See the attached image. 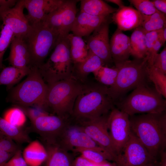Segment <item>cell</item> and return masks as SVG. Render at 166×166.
<instances>
[{
	"label": "cell",
	"instance_id": "cell-1",
	"mask_svg": "<svg viewBox=\"0 0 166 166\" xmlns=\"http://www.w3.org/2000/svg\"><path fill=\"white\" fill-rule=\"evenodd\" d=\"M131 131L144 146L151 156L157 161L165 151L166 111L156 113L129 116Z\"/></svg>",
	"mask_w": 166,
	"mask_h": 166
},
{
	"label": "cell",
	"instance_id": "cell-2",
	"mask_svg": "<svg viewBox=\"0 0 166 166\" xmlns=\"http://www.w3.org/2000/svg\"><path fill=\"white\" fill-rule=\"evenodd\" d=\"M114 107L108 87L98 82L83 85L75 102L72 116L76 121L93 119L108 114Z\"/></svg>",
	"mask_w": 166,
	"mask_h": 166
},
{
	"label": "cell",
	"instance_id": "cell-3",
	"mask_svg": "<svg viewBox=\"0 0 166 166\" xmlns=\"http://www.w3.org/2000/svg\"><path fill=\"white\" fill-rule=\"evenodd\" d=\"M117 108L129 116L166 111V100L147 83L140 85L125 97L114 103Z\"/></svg>",
	"mask_w": 166,
	"mask_h": 166
},
{
	"label": "cell",
	"instance_id": "cell-4",
	"mask_svg": "<svg viewBox=\"0 0 166 166\" xmlns=\"http://www.w3.org/2000/svg\"><path fill=\"white\" fill-rule=\"evenodd\" d=\"M48 90V85L38 67L31 66L26 79L12 89L7 100L16 106L37 107L47 111L46 100Z\"/></svg>",
	"mask_w": 166,
	"mask_h": 166
},
{
	"label": "cell",
	"instance_id": "cell-5",
	"mask_svg": "<svg viewBox=\"0 0 166 166\" xmlns=\"http://www.w3.org/2000/svg\"><path fill=\"white\" fill-rule=\"evenodd\" d=\"M79 81L73 75L67 79L47 85V111L50 110L53 115L66 118L72 116L75 102L83 86Z\"/></svg>",
	"mask_w": 166,
	"mask_h": 166
},
{
	"label": "cell",
	"instance_id": "cell-6",
	"mask_svg": "<svg viewBox=\"0 0 166 166\" xmlns=\"http://www.w3.org/2000/svg\"><path fill=\"white\" fill-rule=\"evenodd\" d=\"M118 69L115 83L108 87L109 94L114 103L122 98L129 90L148 79L147 72V58L127 61L115 64Z\"/></svg>",
	"mask_w": 166,
	"mask_h": 166
},
{
	"label": "cell",
	"instance_id": "cell-7",
	"mask_svg": "<svg viewBox=\"0 0 166 166\" xmlns=\"http://www.w3.org/2000/svg\"><path fill=\"white\" fill-rule=\"evenodd\" d=\"M73 66L67 36L59 39L47 61L38 68L44 81L48 85L71 77Z\"/></svg>",
	"mask_w": 166,
	"mask_h": 166
},
{
	"label": "cell",
	"instance_id": "cell-8",
	"mask_svg": "<svg viewBox=\"0 0 166 166\" xmlns=\"http://www.w3.org/2000/svg\"><path fill=\"white\" fill-rule=\"evenodd\" d=\"M31 26L23 39L30 54L31 66L38 67L44 63L59 38L57 34L43 22Z\"/></svg>",
	"mask_w": 166,
	"mask_h": 166
},
{
	"label": "cell",
	"instance_id": "cell-9",
	"mask_svg": "<svg viewBox=\"0 0 166 166\" xmlns=\"http://www.w3.org/2000/svg\"><path fill=\"white\" fill-rule=\"evenodd\" d=\"M80 1L64 0L62 4L53 11L47 15L43 21L54 30L59 38L68 36L77 14V4Z\"/></svg>",
	"mask_w": 166,
	"mask_h": 166
},
{
	"label": "cell",
	"instance_id": "cell-10",
	"mask_svg": "<svg viewBox=\"0 0 166 166\" xmlns=\"http://www.w3.org/2000/svg\"><path fill=\"white\" fill-rule=\"evenodd\" d=\"M31 122L32 130L38 134L43 141L57 142L71 123L68 118L49 114Z\"/></svg>",
	"mask_w": 166,
	"mask_h": 166
},
{
	"label": "cell",
	"instance_id": "cell-11",
	"mask_svg": "<svg viewBox=\"0 0 166 166\" xmlns=\"http://www.w3.org/2000/svg\"><path fill=\"white\" fill-rule=\"evenodd\" d=\"M109 114L95 119L76 121L75 123L105 150L116 163L117 155L108 128L107 120Z\"/></svg>",
	"mask_w": 166,
	"mask_h": 166
},
{
	"label": "cell",
	"instance_id": "cell-12",
	"mask_svg": "<svg viewBox=\"0 0 166 166\" xmlns=\"http://www.w3.org/2000/svg\"><path fill=\"white\" fill-rule=\"evenodd\" d=\"M57 143L68 152L77 148L93 149L104 155L107 160L113 161L109 154L76 123H71Z\"/></svg>",
	"mask_w": 166,
	"mask_h": 166
},
{
	"label": "cell",
	"instance_id": "cell-13",
	"mask_svg": "<svg viewBox=\"0 0 166 166\" xmlns=\"http://www.w3.org/2000/svg\"><path fill=\"white\" fill-rule=\"evenodd\" d=\"M158 162L131 131L129 137L117 156L118 166H144Z\"/></svg>",
	"mask_w": 166,
	"mask_h": 166
},
{
	"label": "cell",
	"instance_id": "cell-14",
	"mask_svg": "<svg viewBox=\"0 0 166 166\" xmlns=\"http://www.w3.org/2000/svg\"><path fill=\"white\" fill-rule=\"evenodd\" d=\"M107 124L109 134L117 156L131 133L129 116L114 106L108 115Z\"/></svg>",
	"mask_w": 166,
	"mask_h": 166
},
{
	"label": "cell",
	"instance_id": "cell-15",
	"mask_svg": "<svg viewBox=\"0 0 166 166\" xmlns=\"http://www.w3.org/2000/svg\"><path fill=\"white\" fill-rule=\"evenodd\" d=\"M23 0H18L15 5L0 12V18L13 32L14 37L23 39L29 32L31 26L24 13Z\"/></svg>",
	"mask_w": 166,
	"mask_h": 166
},
{
	"label": "cell",
	"instance_id": "cell-16",
	"mask_svg": "<svg viewBox=\"0 0 166 166\" xmlns=\"http://www.w3.org/2000/svg\"><path fill=\"white\" fill-rule=\"evenodd\" d=\"M109 33L108 20L102 23L90 35L84 37L89 50L100 58L105 65L113 61Z\"/></svg>",
	"mask_w": 166,
	"mask_h": 166
},
{
	"label": "cell",
	"instance_id": "cell-17",
	"mask_svg": "<svg viewBox=\"0 0 166 166\" xmlns=\"http://www.w3.org/2000/svg\"><path fill=\"white\" fill-rule=\"evenodd\" d=\"M64 0H23L27 10L26 17L31 25L43 21L46 16L54 11Z\"/></svg>",
	"mask_w": 166,
	"mask_h": 166
},
{
	"label": "cell",
	"instance_id": "cell-18",
	"mask_svg": "<svg viewBox=\"0 0 166 166\" xmlns=\"http://www.w3.org/2000/svg\"><path fill=\"white\" fill-rule=\"evenodd\" d=\"M109 16H94L80 11L76 16L71 31L75 35L87 37L102 23L108 20Z\"/></svg>",
	"mask_w": 166,
	"mask_h": 166
},
{
	"label": "cell",
	"instance_id": "cell-19",
	"mask_svg": "<svg viewBox=\"0 0 166 166\" xmlns=\"http://www.w3.org/2000/svg\"><path fill=\"white\" fill-rule=\"evenodd\" d=\"M110 50L115 64L128 60L131 55L130 38L117 28L109 42Z\"/></svg>",
	"mask_w": 166,
	"mask_h": 166
},
{
	"label": "cell",
	"instance_id": "cell-20",
	"mask_svg": "<svg viewBox=\"0 0 166 166\" xmlns=\"http://www.w3.org/2000/svg\"><path fill=\"white\" fill-rule=\"evenodd\" d=\"M10 45L8 60L11 66L21 69L30 68V57L24 40L14 37Z\"/></svg>",
	"mask_w": 166,
	"mask_h": 166
},
{
	"label": "cell",
	"instance_id": "cell-21",
	"mask_svg": "<svg viewBox=\"0 0 166 166\" xmlns=\"http://www.w3.org/2000/svg\"><path fill=\"white\" fill-rule=\"evenodd\" d=\"M112 18L117 25L118 29L121 31H127L140 26L142 15L134 8L124 6L119 8L113 13Z\"/></svg>",
	"mask_w": 166,
	"mask_h": 166
},
{
	"label": "cell",
	"instance_id": "cell-22",
	"mask_svg": "<svg viewBox=\"0 0 166 166\" xmlns=\"http://www.w3.org/2000/svg\"><path fill=\"white\" fill-rule=\"evenodd\" d=\"M43 142L47 153L44 166H72L74 159L69 152L56 142Z\"/></svg>",
	"mask_w": 166,
	"mask_h": 166
},
{
	"label": "cell",
	"instance_id": "cell-23",
	"mask_svg": "<svg viewBox=\"0 0 166 166\" xmlns=\"http://www.w3.org/2000/svg\"><path fill=\"white\" fill-rule=\"evenodd\" d=\"M104 65L100 58L89 51L88 55L85 60L73 64V75L80 81L83 82L89 74Z\"/></svg>",
	"mask_w": 166,
	"mask_h": 166
},
{
	"label": "cell",
	"instance_id": "cell-24",
	"mask_svg": "<svg viewBox=\"0 0 166 166\" xmlns=\"http://www.w3.org/2000/svg\"><path fill=\"white\" fill-rule=\"evenodd\" d=\"M22 153L28 166H41L44 163L47 156L44 146L37 140L30 142Z\"/></svg>",
	"mask_w": 166,
	"mask_h": 166
},
{
	"label": "cell",
	"instance_id": "cell-25",
	"mask_svg": "<svg viewBox=\"0 0 166 166\" xmlns=\"http://www.w3.org/2000/svg\"><path fill=\"white\" fill-rule=\"evenodd\" d=\"M146 32L141 26L135 29L132 34L130 39L131 55L136 59H142L147 54L145 34Z\"/></svg>",
	"mask_w": 166,
	"mask_h": 166
},
{
	"label": "cell",
	"instance_id": "cell-26",
	"mask_svg": "<svg viewBox=\"0 0 166 166\" xmlns=\"http://www.w3.org/2000/svg\"><path fill=\"white\" fill-rule=\"evenodd\" d=\"M80 12L94 16H108L116 12L117 9L113 8L101 0H82Z\"/></svg>",
	"mask_w": 166,
	"mask_h": 166
},
{
	"label": "cell",
	"instance_id": "cell-27",
	"mask_svg": "<svg viewBox=\"0 0 166 166\" xmlns=\"http://www.w3.org/2000/svg\"><path fill=\"white\" fill-rule=\"evenodd\" d=\"M70 46V52L73 64L80 62L87 57L89 50L82 38L69 34L67 36Z\"/></svg>",
	"mask_w": 166,
	"mask_h": 166
},
{
	"label": "cell",
	"instance_id": "cell-28",
	"mask_svg": "<svg viewBox=\"0 0 166 166\" xmlns=\"http://www.w3.org/2000/svg\"><path fill=\"white\" fill-rule=\"evenodd\" d=\"M0 132L19 144L31 142L27 132L22 128L13 125L0 117Z\"/></svg>",
	"mask_w": 166,
	"mask_h": 166
},
{
	"label": "cell",
	"instance_id": "cell-29",
	"mask_svg": "<svg viewBox=\"0 0 166 166\" xmlns=\"http://www.w3.org/2000/svg\"><path fill=\"white\" fill-rule=\"evenodd\" d=\"M30 70V68L21 69L12 66L5 67L0 73V85H5L10 89L26 76Z\"/></svg>",
	"mask_w": 166,
	"mask_h": 166
},
{
	"label": "cell",
	"instance_id": "cell-30",
	"mask_svg": "<svg viewBox=\"0 0 166 166\" xmlns=\"http://www.w3.org/2000/svg\"><path fill=\"white\" fill-rule=\"evenodd\" d=\"M141 14L140 26L146 32L160 30L166 26L165 14L159 11L150 15Z\"/></svg>",
	"mask_w": 166,
	"mask_h": 166
},
{
	"label": "cell",
	"instance_id": "cell-31",
	"mask_svg": "<svg viewBox=\"0 0 166 166\" xmlns=\"http://www.w3.org/2000/svg\"><path fill=\"white\" fill-rule=\"evenodd\" d=\"M118 72V68L115 66L110 68L102 66L93 73L98 83L110 87L115 83Z\"/></svg>",
	"mask_w": 166,
	"mask_h": 166
},
{
	"label": "cell",
	"instance_id": "cell-32",
	"mask_svg": "<svg viewBox=\"0 0 166 166\" xmlns=\"http://www.w3.org/2000/svg\"><path fill=\"white\" fill-rule=\"evenodd\" d=\"M147 72L148 79L154 84L156 90L164 98L166 97V75L153 65L147 63Z\"/></svg>",
	"mask_w": 166,
	"mask_h": 166
},
{
	"label": "cell",
	"instance_id": "cell-33",
	"mask_svg": "<svg viewBox=\"0 0 166 166\" xmlns=\"http://www.w3.org/2000/svg\"><path fill=\"white\" fill-rule=\"evenodd\" d=\"M3 118L12 124L21 128L23 127L26 121L25 113L17 106L7 110Z\"/></svg>",
	"mask_w": 166,
	"mask_h": 166
},
{
	"label": "cell",
	"instance_id": "cell-34",
	"mask_svg": "<svg viewBox=\"0 0 166 166\" xmlns=\"http://www.w3.org/2000/svg\"><path fill=\"white\" fill-rule=\"evenodd\" d=\"M73 152L80 153L81 156L98 165H103L108 162L107 158L104 155L93 149L77 148L74 149Z\"/></svg>",
	"mask_w": 166,
	"mask_h": 166
},
{
	"label": "cell",
	"instance_id": "cell-35",
	"mask_svg": "<svg viewBox=\"0 0 166 166\" xmlns=\"http://www.w3.org/2000/svg\"><path fill=\"white\" fill-rule=\"evenodd\" d=\"M14 37V35L10 28L2 24L0 32V70L2 67L4 55Z\"/></svg>",
	"mask_w": 166,
	"mask_h": 166
},
{
	"label": "cell",
	"instance_id": "cell-36",
	"mask_svg": "<svg viewBox=\"0 0 166 166\" xmlns=\"http://www.w3.org/2000/svg\"><path fill=\"white\" fill-rule=\"evenodd\" d=\"M141 14L145 15H150L158 10L155 8L152 1L148 0H129Z\"/></svg>",
	"mask_w": 166,
	"mask_h": 166
},
{
	"label": "cell",
	"instance_id": "cell-37",
	"mask_svg": "<svg viewBox=\"0 0 166 166\" xmlns=\"http://www.w3.org/2000/svg\"><path fill=\"white\" fill-rule=\"evenodd\" d=\"M0 148L14 154L20 148L11 139L0 132Z\"/></svg>",
	"mask_w": 166,
	"mask_h": 166
},
{
	"label": "cell",
	"instance_id": "cell-38",
	"mask_svg": "<svg viewBox=\"0 0 166 166\" xmlns=\"http://www.w3.org/2000/svg\"><path fill=\"white\" fill-rule=\"evenodd\" d=\"M16 106L20 108L23 111L31 122L39 117L49 114L46 110L37 107H30L22 106Z\"/></svg>",
	"mask_w": 166,
	"mask_h": 166
},
{
	"label": "cell",
	"instance_id": "cell-39",
	"mask_svg": "<svg viewBox=\"0 0 166 166\" xmlns=\"http://www.w3.org/2000/svg\"><path fill=\"white\" fill-rule=\"evenodd\" d=\"M152 65L162 73L166 75V48L165 47L154 60Z\"/></svg>",
	"mask_w": 166,
	"mask_h": 166
},
{
	"label": "cell",
	"instance_id": "cell-40",
	"mask_svg": "<svg viewBox=\"0 0 166 166\" xmlns=\"http://www.w3.org/2000/svg\"><path fill=\"white\" fill-rule=\"evenodd\" d=\"M4 166H28L23 158L21 148L14 153Z\"/></svg>",
	"mask_w": 166,
	"mask_h": 166
},
{
	"label": "cell",
	"instance_id": "cell-41",
	"mask_svg": "<svg viewBox=\"0 0 166 166\" xmlns=\"http://www.w3.org/2000/svg\"><path fill=\"white\" fill-rule=\"evenodd\" d=\"M162 30L146 32L145 37L147 49V55L150 51L155 43L159 39Z\"/></svg>",
	"mask_w": 166,
	"mask_h": 166
},
{
	"label": "cell",
	"instance_id": "cell-42",
	"mask_svg": "<svg viewBox=\"0 0 166 166\" xmlns=\"http://www.w3.org/2000/svg\"><path fill=\"white\" fill-rule=\"evenodd\" d=\"M163 45L162 43L159 39L153 45L149 52L147 54V63L150 65H152L155 57L161 47Z\"/></svg>",
	"mask_w": 166,
	"mask_h": 166
},
{
	"label": "cell",
	"instance_id": "cell-43",
	"mask_svg": "<svg viewBox=\"0 0 166 166\" xmlns=\"http://www.w3.org/2000/svg\"><path fill=\"white\" fill-rule=\"evenodd\" d=\"M99 166L96 165L81 156L76 157L75 159H74L72 163V166Z\"/></svg>",
	"mask_w": 166,
	"mask_h": 166
},
{
	"label": "cell",
	"instance_id": "cell-44",
	"mask_svg": "<svg viewBox=\"0 0 166 166\" xmlns=\"http://www.w3.org/2000/svg\"><path fill=\"white\" fill-rule=\"evenodd\" d=\"M151 1L155 8L158 11L166 14V0H154Z\"/></svg>",
	"mask_w": 166,
	"mask_h": 166
},
{
	"label": "cell",
	"instance_id": "cell-45",
	"mask_svg": "<svg viewBox=\"0 0 166 166\" xmlns=\"http://www.w3.org/2000/svg\"><path fill=\"white\" fill-rule=\"evenodd\" d=\"M14 154L5 151L0 148V166H4Z\"/></svg>",
	"mask_w": 166,
	"mask_h": 166
},
{
	"label": "cell",
	"instance_id": "cell-46",
	"mask_svg": "<svg viewBox=\"0 0 166 166\" xmlns=\"http://www.w3.org/2000/svg\"><path fill=\"white\" fill-rule=\"evenodd\" d=\"M166 26L164 27L162 30L160 39L163 45L166 41Z\"/></svg>",
	"mask_w": 166,
	"mask_h": 166
},
{
	"label": "cell",
	"instance_id": "cell-47",
	"mask_svg": "<svg viewBox=\"0 0 166 166\" xmlns=\"http://www.w3.org/2000/svg\"><path fill=\"white\" fill-rule=\"evenodd\" d=\"M106 1L108 2H112L118 5L119 8L121 7L124 6L123 2L122 0H107Z\"/></svg>",
	"mask_w": 166,
	"mask_h": 166
},
{
	"label": "cell",
	"instance_id": "cell-48",
	"mask_svg": "<svg viewBox=\"0 0 166 166\" xmlns=\"http://www.w3.org/2000/svg\"><path fill=\"white\" fill-rule=\"evenodd\" d=\"M144 166H163L160 162H157L155 163H153L151 164H150L145 165Z\"/></svg>",
	"mask_w": 166,
	"mask_h": 166
},
{
	"label": "cell",
	"instance_id": "cell-49",
	"mask_svg": "<svg viewBox=\"0 0 166 166\" xmlns=\"http://www.w3.org/2000/svg\"><path fill=\"white\" fill-rule=\"evenodd\" d=\"M101 166H118L117 164L114 162L113 163H110L108 162Z\"/></svg>",
	"mask_w": 166,
	"mask_h": 166
}]
</instances>
